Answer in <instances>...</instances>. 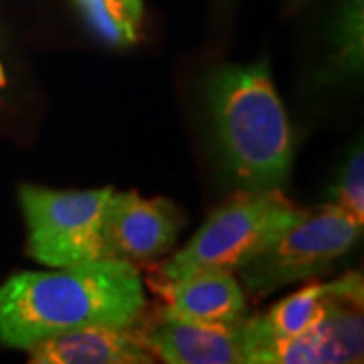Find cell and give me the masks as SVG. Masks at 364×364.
Returning <instances> with one entry per match:
<instances>
[{
    "label": "cell",
    "mask_w": 364,
    "mask_h": 364,
    "mask_svg": "<svg viewBox=\"0 0 364 364\" xmlns=\"http://www.w3.org/2000/svg\"><path fill=\"white\" fill-rule=\"evenodd\" d=\"M90 28L114 47H126L140 37L142 0H73Z\"/></svg>",
    "instance_id": "obj_12"
},
{
    "label": "cell",
    "mask_w": 364,
    "mask_h": 364,
    "mask_svg": "<svg viewBox=\"0 0 364 364\" xmlns=\"http://www.w3.org/2000/svg\"><path fill=\"white\" fill-rule=\"evenodd\" d=\"M360 21H363V13H360V0L352 2L348 14H346V35H344V59L350 63V67L360 65V55H363V35H360Z\"/></svg>",
    "instance_id": "obj_14"
},
{
    "label": "cell",
    "mask_w": 364,
    "mask_h": 364,
    "mask_svg": "<svg viewBox=\"0 0 364 364\" xmlns=\"http://www.w3.org/2000/svg\"><path fill=\"white\" fill-rule=\"evenodd\" d=\"M332 195V205L348 213L358 225H364V156L360 146L352 152L346 166L340 172Z\"/></svg>",
    "instance_id": "obj_13"
},
{
    "label": "cell",
    "mask_w": 364,
    "mask_h": 364,
    "mask_svg": "<svg viewBox=\"0 0 364 364\" xmlns=\"http://www.w3.org/2000/svg\"><path fill=\"white\" fill-rule=\"evenodd\" d=\"M35 364H144L154 363L140 332L114 326L67 330L31 348Z\"/></svg>",
    "instance_id": "obj_10"
},
{
    "label": "cell",
    "mask_w": 364,
    "mask_h": 364,
    "mask_svg": "<svg viewBox=\"0 0 364 364\" xmlns=\"http://www.w3.org/2000/svg\"><path fill=\"white\" fill-rule=\"evenodd\" d=\"M21 272L0 286V344L31 350L85 326L130 328L146 310L138 269L130 261L95 259Z\"/></svg>",
    "instance_id": "obj_1"
},
{
    "label": "cell",
    "mask_w": 364,
    "mask_h": 364,
    "mask_svg": "<svg viewBox=\"0 0 364 364\" xmlns=\"http://www.w3.org/2000/svg\"><path fill=\"white\" fill-rule=\"evenodd\" d=\"M178 229L181 210L168 198L114 193L104 221L105 259H156L174 245Z\"/></svg>",
    "instance_id": "obj_7"
},
{
    "label": "cell",
    "mask_w": 364,
    "mask_h": 364,
    "mask_svg": "<svg viewBox=\"0 0 364 364\" xmlns=\"http://www.w3.org/2000/svg\"><path fill=\"white\" fill-rule=\"evenodd\" d=\"M138 332L150 354L168 364H249L251 340L245 320L196 324L164 316Z\"/></svg>",
    "instance_id": "obj_8"
},
{
    "label": "cell",
    "mask_w": 364,
    "mask_h": 364,
    "mask_svg": "<svg viewBox=\"0 0 364 364\" xmlns=\"http://www.w3.org/2000/svg\"><path fill=\"white\" fill-rule=\"evenodd\" d=\"M164 316L196 324H237L245 320L247 301L229 269L208 267L186 273L164 286Z\"/></svg>",
    "instance_id": "obj_9"
},
{
    "label": "cell",
    "mask_w": 364,
    "mask_h": 364,
    "mask_svg": "<svg viewBox=\"0 0 364 364\" xmlns=\"http://www.w3.org/2000/svg\"><path fill=\"white\" fill-rule=\"evenodd\" d=\"M207 100L223 160L243 191H282L294 158L286 109L265 63L217 67Z\"/></svg>",
    "instance_id": "obj_2"
},
{
    "label": "cell",
    "mask_w": 364,
    "mask_h": 364,
    "mask_svg": "<svg viewBox=\"0 0 364 364\" xmlns=\"http://www.w3.org/2000/svg\"><path fill=\"white\" fill-rule=\"evenodd\" d=\"M334 284L336 298L322 322L296 338L261 346L251 364H346L360 363L364 350L363 277L346 273Z\"/></svg>",
    "instance_id": "obj_6"
},
{
    "label": "cell",
    "mask_w": 364,
    "mask_h": 364,
    "mask_svg": "<svg viewBox=\"0 0 364 364\" xmlns=\"http://www.w3.org/2000/svg\"><path fill=\"white\" fill-rule=\"evenodd\" d=\"M363 225L336 205L301 208L299 217L237 272L251 296H269L282 287L328 272L360 239Z\"/></svg>",
    "instance_id": "obj_4"
},
{
    "label": "cell",
    "mask_w": 364,
    "mask_h": 364,
    "mask_svg": "<svg viewBox=\"0 0 364 364\" xmlns=\"http://www.w3.org/2000/svg\"><path fill=\"white\" fill-rule=\"evenodd\" d=\"M334 298H336V289L332 282L310 284L277 301L267 314L245 320L249 340H251L249 364H251V356L261 346L277 340L296 338L318 322H322Z\"/></svg>",
    "instance_id": "obj_11"
},
{
    "label": "cell",
    "mask_w": 364,
    "mask_h": 364,
    "mask_svg": "<svg viewBox=\"0 0 364 364\" xmlns=\"http://www.w3.org/2000/svg\"><path fill=\"white\" fill-rule=\"evenodd\" d=\"M301 213L282 191H243L217 208L188 245L160 265L164 282L221 267L237 272L269 247Z\"/></svg>",
    "instance_id": "obj_3"
},
{
    "label": "cell",
    "mask_w": 364,
    "mask_h": 364,
    "mask_svg": "<svg viewBox=\"0 0 364 364\" xmlns=\"http://www.w3.org/2000/svg\"><path fill=\"white\" fill-rule=\"evenodd\" d=\"M114 193V188L73 193L33 184L21 186L28 253L49 267L105 259L104 221Z\"/></svg>",
    "instance_id": "obj_5"
}]
</instances>
